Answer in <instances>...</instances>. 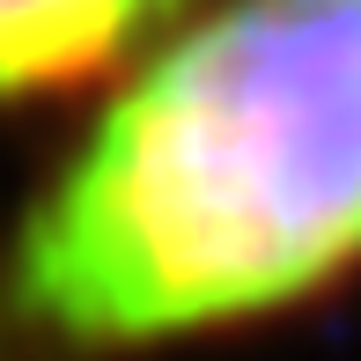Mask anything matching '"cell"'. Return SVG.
<instances>
[{
  "label": "cell",
  "instance_id": "6da1fadb",
  "mask_svg": "<svg viewBox=\"0 0 361 361\" xmlns=\"http://www.w3.org/2000/svg\"><path fill=\"white\" fill-rule=\"evenodd\" d=\"M361 266V0H221L96 111L0 302L67 354L243 324Z\"/></svg>",
  "mask_w": 361,
  "mask_h": 361
},
{
  "label": "cell",
  "instance_id": "7a4b0ae2",
  "mask_svg": "<svg viewBox=\"0 0 361 361\" xmlns=\"http://www.w3.org/2000/svg\"><path fill=\"white\" fill-rule=\"evenodd\" d=\"M192 0H0V104L111 67Z\"/></svg>",
  "mask_w": 361,
  "mask_h": 361
}]
</instances>
